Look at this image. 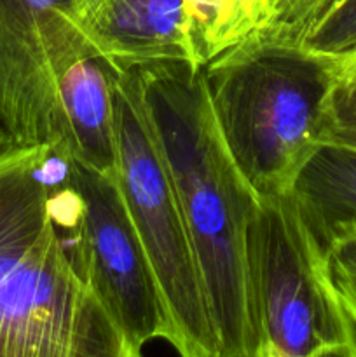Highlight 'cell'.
I'll return each instance as SVG.
<instances>
[{
  "label": "cell",
  "mask_w": 356,
  "mask_h": 357,
  "mask_svg": "<svg viewBox=\"0 0 356 357\" xmlns=\"http://www.w3.org/2000/svg\"><path fill=\"white\" fill-rule=\"evenodd\" d=\"M82 230L65 150L0 152V357H126L87 282Z\"/></svg>",
  "instance_id": "6da1fadb"
},
{
  "label": "cell",
  "mask_w": 356,
  "mask_h": 357,
  "mask_svg": "<svg viewBox=\"0 0 356 357\" xmlns=\"http://www.w3.org/2000/svg\"><path fill=\"white\" fill-rule=\"evenodd\" d=\"M129 70L177 192L220 357H255L246 239L260 197L227 152L202 66L159 61Z\"/></svg>",
  "instance_id": "7a4b0ae2"
},
{
  "label": "cell",
  "mask_w": 356,
  "mask_h": 357,
  "mask_svg": "<svg viewBox=\"0 0 356 357\" xmlns=\"http://www.w3.org/2000/svg\"><path fill=\"white\" fill-rule=\"evenodd\" d=\"M339 73L334 63L283 33L248 42L202 66L220 136L258 197L290 194L325 139Z\"/></svg>",
  "instance_id": "3957f363"
},
{
  "label": "cell",
  "mask_w": 356,
  "mask_h": 357,
  "mask_svg": "<svg viewBox=\"0 0 356 357\" xmlns=\"http://www.w3.org/2000/svg\"><path fill=\"white\" fill-rule=\"evenodd\" d=\"M255 357H356L327 253L292 194L260 197L246 239Z\"/></svg>",
  "instance_id": "277c9868"
},
{
  "label": "cell",
  "mask_w": 356,
  "mask_h": 357,
  "mask_svg": "<svg viewBox=\"0 0 356 357\" xmlns=\"http://www.w3.org/2000/svg\"><path fill=\"white\" fill-rule=\"evenodd\" d=\"M117 181L156 274L168 344L184 357H220L194 250L135 75L114 65Z\"/></svg>",
  "instance_id": "5b68a950"
},
{
  "label": "cell",
  "mask_w": 356,
  "mask_h": 357,
  "mask_svg": "<svg viewBox=\"0 0 356 357\" xmlns=\"http://www.w3.org/2000/svg\"><path fill=\"white\" fill-rule=\"evenodd\" d=\"M89 0H0V122L16 146L59 143V80L96 52Z\"/></svg>",
  "instance_id": "8992f818"
},
{
  "label": "cell",
  "mask_w": 356,
  "mask_h": 357,
  "mask_svg": "<svg viewBox=\"0 0 356 357\" xmlns=\"http://www.w3.org/2000/svg\"><path fill=\"white\" fill-rule=\"evenodd\" d=\"M84 208V264L89 288L114 323L126 357L170 337L156 274L126 208L115 173L89 169L70 157Z\"/></svg>",
  "instance_id": "52a82bcc"
},
{
  "label": "cell",
  "mask_w": 356,
  "mask_h": 357,
  "mask_svg": "<svg viewBox=\"0 0 356 357\" xmlns=\"http://www.w3.org/2000/svg\"><path fill=\"white\" fill-rule=\"evenodd\" d=\"M84 28L94 51L117 68L194 63L184 0H93Z\"/></svg>",
  "instance_id": "ba28073f"
},
{
  "label": "cell",
  "mask_w": 356,
  "mask_h": 357,
  "mask_svg": "<svg viewBox=\"0 0 356 357\" xmlns=\"http://www.w3.org/2000/svg\"><path fill=\"white\" fill-rule=\"evenodd\" d=\"M114 65L89 52L66 68L59 80L63 146L73 160L100 173L117 171Z\"/></svg>",
  "instance_id": "9c48e42d"
},
{
  "label": "cell",
  "mask_w": 356,
  "mask_h": 357,
  "mask_svg": "<svg viewBox=\"0 0 356 357\" xmlns=\"http://www.w3.org/2000/svg\"><path fill=\"white\" fill-rule=\"evenodd\" d=\"M304 222L323 250L339 227L356 220V149L321 142L290 190Z\"/></svg>",
  "instance_id": "30bf717a"
},
{
  "label": "cell",
  "mask_w": 356,
  "mask_h": 357,
  "mask_svg": "<svg viewBox=\"0 0 356 357\" xmlns=\"http://www.w3.org/2000/svg\"><path fill=\"white\" fill-rule=\"evenodd\" d=\"M192 58L198 66L239 45L278 33L286 0H184Z\"/></svg>",
  "instance_id": "8fae6325"
},
{
  "label": "cell",
  "mask_w": 356,
  "mask_h": 357,
  "mask_svg": "<svg viewBox=\"0 0 356 357\" xmlns=\"http://www.w3.org/2000/svg\"><path fill=\"white\" fill-rule=\"evenodd\" d=\"M288 37L341 72L356 65V0H323Z\"/></svg>",
  "instance_id": "7c38bea8"
},
{
  "label": "cell",
  "mask_w": 356,
  "mask_h": 357,
  "mask_svg": "<svg viewBox=\"0 0 356 357\" xmlns=\"http://www.w3.org/2000/svg\"><path fill=\"white\" fill-rule=\"evenodd\" d=\"M325 253L339 298L356 330V220L339 227Z\"/></svg>",
  "instance_id": "4fadbf2b"
},
{
  "label": "cell",
  "mask_w": 356,
  "mask_h": 357,
  "mask_svg": "<svg viewBox=\"0 0 356 357\" xmlns=\"http://www.w3.org/2000/svg\"><path fill=\"white\" fill-rule=\"evenodd\" d=\"M323 142L356 149V66L339 73L328 98L327 131Z\"/></svg>",
  "instance_id": "5bb4252c"
},
{
  "label": "cell",
  "mask_w": 356,
  "mask_h": 357,
  "mask_svg": "<svg viewBox=\"0 0 356 357\" xmlns=\"http://www.w3.org/2000/svg\"><path fill=\"white\" fill-rule=\"evenodd\" d=\"M323 0H286V14L278 33L288 35Z\"/></svg>",
  "instance_id": "9a60e30c"
},
{
  "label": "cell",
  "mask_w": 356,
  "mask_h": 357,
  "mask_svg": "<svg viewBox=\"0 0 356 357\" xmlns=\"http://www.w3.org/2000/svg\"><path fill=\"white\" fill-rule=\"evenodd\" d=\"M13 139H10L9 132L6 131V128L2 126V122H0V152H3V150H7L9 146H13Z\"/></svg>",
  "instance_id": "2e32d148"
},
{
  "label": "cell",
  "mask_w": 356,
  "mask_h": 357,
  "mask_svg": "<svg viewBox=\"0 0 356 357\" xmlns=\"http://www.w3.org/2000/svg\"><path fill=\"white\" fill-rule=\"evenodd\" d=\"M353 66H356V65H353ZM349 68H351V66H349Z\"/></svg>",
  "instance_id": "e0dca14e"
},
{
  "label": "cell",
  "mask_w": 356,
  "mask_h": 357,
  "mask_svg": "<svg viewBox=\"0 0 356 357\" xmlns=\"http://www.w3.org/2000/svg\"><path fill=\"white\" fill-rule=\"evenodd\" d=\"M91 2H93V0H91Z\"/></svg>",
  "instance_id": "ac0fdd59"
}]
</instances>
